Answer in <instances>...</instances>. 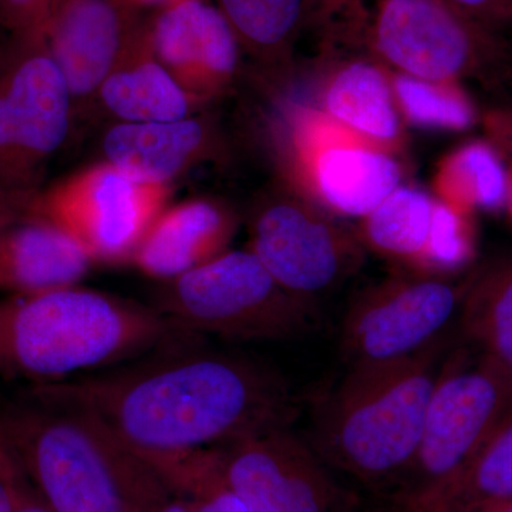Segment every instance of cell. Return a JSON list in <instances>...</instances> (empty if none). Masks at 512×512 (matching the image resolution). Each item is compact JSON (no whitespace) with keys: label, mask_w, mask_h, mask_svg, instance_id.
Segmentation results:
<instances>
[{"label":"cell","mask_w":512,"mask_h":512,"mask_svg":"<svg viewBox=\"0 0 512 512\" xmlns=\"http://www.w3.org/2000/svg\"><path fill=\"white\" fill-rule=\"evenodd\" d=\"M190 336L100 375L36 384L29 394L92 414L143 460L292 426L298 402L281 376L183 343Z\"/></svg>","instance_id":"1"},{"label":"cell","mask_w":512,"mask_h":512,"mask_svg":"<svg viewBox=\"0 0 512 512\" xmlns=\"http://www.w3.org/2000/svg\"><path fill=\"white\" fill-rule=\"evenodd\" d=\"M181 336L153 306L79 284L13 293L0 299V379L66 382Z\"/></svg>","instance_id":"2"},{"label":"cell","mask_w":512,"mask_h":512,"mask_svg":"<svg viewBox=\"0 0 512 512\" xmlns=\"http://www.w3.org/2000/svg\"><path fill=\"white\" fill-rule=\"evenodd\" d=\"M0 427L52 512H153L171 491L92 414L29 394Z\"/></svg>","instance_id":"3"},{"label":"cell","mask_w":512,"mask_h":512,"mask_svg":"<svg viewBox=\"0 0 512 512\" xmlns=\"http://www.w3.org/2000/svg\"><path fill=\"white\" fill-rule=\"evenodd\" d=\"M446 342L396 362L348 367L313 417L309 446L329 470L373 497L392 490L419 446Z\"/></svg>","instance_id":"4"},{"label":"cell","mask_w":512,"mask_h":512,"mask_svg":"<svg viewBox=\"0 0 512 512\" xmlns=\"http://www.w3.org/2000/svg\"><path fill=\"white\" fill-rule=\"evenodd\" d=\"M165 282L153 308L184 335L276 342L305 335L316 319V306L282 288L251 249Z\"/></svg>","instance_id":"5"},{"label":"cell","mask_w":512,"mask_h":512,"mask_svg":"<svg viewBox=\"0 0 512 512\" xmlns=\"http://www.w3.org/2000/svg\"><path fill=\"white\" fill-rule=\"evenodd\" d=\"M512 407V380L470 346L444 359L412 463L386 494H419L460 470Z\"/></svg>","instance_id":"6"},{"label":"cell","mask_w":512,"mask_h":512,"mask_svg":"<svg viewBox=\"0 0 512 512\" xmlns=\"http://www.w3.org/2000/svg\"><path fill=\"white\" fill-rule=\"evenodd\" d=\"M188 454L248 512H357L355 495L291 427Z\"/></svg>","instance_id":"7"},{"label":"cell","mask_w":512,"mask_h":512,"mask_svg":"<svg viewBox=\"0 0 512 512\" xmlns=\"http://www.w3.org/2000/svg\"><path fill=\"white\" fill-rule=\"evenodd\" d=\"M72 103L46 36L10 37L0 64V187L40 191L69 133Z\"/></svg>","instance_id":"8"},{"label":"cell","mask_w":512,"mask_h":512,"mask_svg":"<svg viewBox=\"0 0 512 512\" xmlns=\"http://www.w3.org/2000/svg\"><path fill=\"white\" fill-rule=\"evenodd\" d=\"M369 43L396 73L429 82L484 77L505 59L483 23L444 0H380Z\"/></svg>","instance_id":"9"},{"label":"cell","mask_w":512,"mask_h":512,"mask_svg":"<svg viewBox=\"0 0 512 512\" xmlns=\"http://www.w3.org/2000/svg\"><path fill=\"white\" fill-rule=\"evenodd\" d=\"M466 289L446 276L421 272L369 286L343 316L340 346L346 365L396 362L444 338L460 316Z\"/></svg>","instance_id":"10"},{"label":"cell","mask_w":512,"mask_h":512,"mask_svg":"<svg viewBox=\"0 0 512 512\" xmlns=\"http://www.w3.org/2000/svg\"><path fill=\"white\" fill-rule=\"evenodd\" d=\"M251 251L282 288L316 306L362 268L367 249L356 229L296 195L256 211Z\"/></svg>","instance_id":"11"},{"label":"cell","mask_w":512,"mask_h":512,"mask_svg":"<svg viewBox=\"0 0 512 512\" xmlns=\"http://www.w3.org/2000/svg\"><path fill=\"white\" fill-rule=\"evenodd\" d=\"M293 168L305 200L338 217L365 218L402 181L394 154L333 123L322 111L293 117Z\"/></svg>","instance_id":"12"},{"label":"cell","mask_w":512,"mask_h":512,"mask_svg":"<svg viewBox=\"0 0 512 512\" xmlns=\"http://www.w3.org/2000/svg\"><path fill=\"white\" fill-rule=\"evenodd\" d=\"M160 185L138 184L116 168H97L42 194L47 212L93 261H133L160 217Z\"/></svg>","instance_id":"13"},{"label":"cell","mask_w":512,"mask_h":512,"mask_svg":"<svg viewBox=\"0 0 512 512\" xmlns=\"http://www.w3.org/2000/svg\"><path fill=\"white\" fill-rule=\"evenodd\" d=\"M40 192L0 187V291L9 295L79 284L92 266Z\"/></svg>","instance_id":"14"},{"label":"cell","mask_w":512,"mask_h":512,"mask_svg":"<svg viewBox=\"0 0 512 512\" xmlns=\"http://www.w3.org/2000/svg\"><path fill=\"white\" fill-rule=\"evenodd\" d=\"M147 32L154 56L187 93H217L237 73V36L207 0H168Z\"/></svg>","instance_id":"15"},{"label":"cell","mask_w":512,"mask_h":512,"mask_svg":"<svg viewBox=\"0 0 512 512\" xmlns=\"http://www.w3.org/2000/svg\"><path fill=\"white\" fill-rule=\"evenodd\" d=\"M127 0H64L47 30V46L73 100L99 92L141 25Z\"/></svg>","instance_id":"16"},{"label":"cell","mask_w":512,"mask_h":512,"mask_svg":"<svg viewBox=\"0 0 512 512\" xmlns=\"http://www.w3.org/2000/svg\"><path fill=\"white\" fill-rule=\"evenodd\" d=\"M512 504V407L460 470L419 494L373 498L362 512H494Z\"/></svg>","instance_id":"17"},{"label":"cell","mask_w":512,"mask_h":512,"mask_svg":"<svg viewBox=\"0 0 512 512\" xmlns=\"http://www.w3.org/2000/svg\"><path fill=\"white\" fill-rule=\"evenodd\" d=\"M319 111L372 146L392 154L403 146L392 74L382 64L352 60L333 69L323 83Z\"/></svg>","instance_id":"18"},{"label":"cell","mask_w":512,"mask_h":512,"mask_svg":"<svg viewBox=\"0 0 512 512\" xmlns=\"http://www.w3.org/2000/svg\"><path fill=\"white\" fill-rule=\"evenodd\" d=\"M234 229V218L220 205L188 202L157 218L133 262L144 274L171 281L225 252Z\"/></svg>","instance_id":"19"},{"label":"cell","mask_w":512,"mask_h":512,"mask_svg":"<svg viewBox=\"0 0 512 512\" xmlns=\"http://www.w3.org/2000/svg\"><path fill=\"white\" fill-rule=\"evenodd\" d=\"M99 94L123 123H174L190 111V94L154 56L144 25Z\"/></svg>","instance_id":"20"},{"label":"cell","mask_w":512,"mask_h":512,"mask_svg":"<svg viewBox=\"0 0 512 512\" xmlns=\"http://www.w3.org/2000/svg\"><path fill=\"white\" fill-rule=\"evenodd\" d=\"M205 128L198 120L121 123L107 131L103 150L111 167L144 185H161L200 153Z\"/></svg>","instance_id":"21"},{"label":"cell","mask_w":512,"mask_h":512,"mask_svg":"<svg viewBox=\"0 0 512 512\" xmlns=\"http://www.w3.org/2000/svg\"><path fill=\"white\" fill-rule=\"evenodd\" d=\"M458 319L467 346L512 380V261L468 282Z\"/></svg>","instance_id":"22"},{"label":"cell","mask_w":512,"mask_h":512,"mask_svg":"<svg viewBox=\"0 0 512 512\" xmlns=\"http://www.w3.org/2000/svg\"><path fill=\"white\" fill-rule=\"evenodd\" d=\"M239 46L258 59L284 63L319 10V0H217Z\"/></svg>","instance_id":"23"},{"label":"cell","mask_w":512,"mask_h":512,"mask_svg":"<svg viewBox=\"0 0 512 512\" xmlns=\"http://www.w3.org/2000/svg\"><path fill=\"white\" fill-rule=\"evenodd\" d=\"M434 208L436 198L400 185L362 218V227L356 231L366 249L421 269L429 248Z\"/></svg>","instance_id":"24"},{"label":"cell","mask_w":512,"mask_h":512,"mask_svg":"<svg viewBox=\"0 0 512 512\" xmlns=\"http://www.w3.org/2000/svg\"><path fill=\"white\" fill-rule=\"evenodd\" d=\"M508 185L500 151L487 141H471L451 151L434 175L437 200L470 215L507 207Z\"/></svg>","instance_id":"25"},{"label":"cell","mask_w":512,"mask_h":512,"mask_svg":"<svg viewBox=\"0 0 512 512\" xmlns=\"http://www.w3.org/2000/svg\"><path fill=\"white\" fill-rule=\"evenodd\" d=\"M392 86L402 119L412 126L463 131L476 121L473 101L460 83L429 82L393 73Z\"/></svg>","instance_id":"26"},{"label":"cell","mask_w":512,"mask_h":512,"mask_svg":"<svg viewBox=\"0 0 512 512\" xmlns=\"http://www.w3.org/2000/svg\"><path fill=\"white\" fill-rule=\"evenodd\" d=\"M154 470L192 512H248L237 498L194 463L190 454L160 458Z\"/></svg>","instance_id":"27"},{"label":"cell","mask_w":512,"mask_h":512,"mask_svg":"<svg viewBox=\"0 0 512 512\" xmlns=\"http://www.w3.org/2000/svg\"><path fill=\"white\" fill-rule=\"evenodd\" d=\"M471 215L437 200L421 274L441 275L466 265L474 254Z\"/></svg>","instance_id":"28"},{"label":"cell","mask_w":512,"mask_h":512,"mask_svg":"<svg viewBox=\"0 0 512 512\" xmlns=\"http://www.w3.org/2000/svg\"><path fill=\"white\" fill-rule=\"evenodd\" d=\"M64 0H0V30L10 37L47 36Z\"/></svg>","instance_id":"29"},{"label":"cell","mask_w":512,"mask_h":512,"mask_svg":"<svg viewBox=\"0 0 512 512\" xmlns=\"http://www.w3.org/2000/svg\"><path fill=\"white\" fill-rule=\"evenodd\" d=\"M0 478L8 488L12 512H52L30 480L0 427Z\"/></svg>","instance_id":"30"},{"label":"cell","mask_w":512,"mask_h":512,"mask_svg":"<svg viewBox=\"0 0 512 512\" xmlns=\"http://www.w3.org/2000/svg\"><path fill=\"white\" fill-rule=\"evenodd\" d=\"M454 9L488 25L498 20H512V0H444Z\"/></svg>","instance_id":"31"},{"label":"cell","mask_w":512,"mask_h":512,"mask_svg":"<svg viewBox=\"0 0 512 512\" xmlns=\"http://www.w3.org/2000/svg\"><path fill=\"white\" fill-rule=\"evenodd\" d=\"M488 133L512 158V113H494L487 117Z\"/></svg>","instance_id":"32"},{"label":"cell","mask_w":512,"mask_h":512,"mask_svg":"<svg viewBox=\"0 0 512 512\" xmlns=\"http://www.w3.org/2000/svg\"><path fill=\"white\" fill-rule=\"evenodd\" d=\"M153 512H192L190 507H188L187 503L181 498L175 497V495H171L170 498L158 505L156 510Z\"/></svg>","instance_id":"33"},{"label":"cell","mask_w":512,"mask_h":512,"mask_svg":"<svg viewBox=\"0 0 512 512\" xmlns=\"http://www.w3.org/2000/svg\"><path fill=\"white\" fill-rule=\"evenodd\" d=\"M0 512H12V501L2 478H0Z\"/></svg>","instance_id":"34"},{"label":"cell","mask_w":512,"mask_h":512,"mask_svg":"<svg viewBox=\"0 0 512 512\" xmlns=\"http://www.w3.org/2000/svg\"><path fill=\"white\" fill-rule=\"evenodd\" d=\"M130 5H133L134 8H144V6H153V5H164L168 0H127Z\"/></svg>","instance_id":"35"},{"label":"cell","mask_w":512,"mask_h":512,"mask_svg":"<svg viewBox=\"0 0 512 512\" xmlns=\"http://www.w3.org/2000/svg\"><path fill=\"white\" fill-rule=\"evenodd\" d=\"M508 180H510V185H508V200L507 207L510 210L511 218H512V168L508 170Z\"/></svg>","instance_id":"36"},{"label":"cell","mask_w":512,"mask_h":512,"mask_svg":"<svg viewBox=\"0 0 512 512\" xmlns=\"http://www.w3.org/2000/svg\"><path fill=\"white\" fill-rule=\"evenodd\" d=\"M8 43H3L2 39H0V64L3 62V57H5L6 49H8Z\"/></svg>","instance_id":"37"},{"label":"cell","mask_w":512,"mask_h":512,"mask_svg":"<svg viewBox=\"0 0 512 512\" xmlns=\"http://www.w3.org/2000/svg\"><path fill=\"white\" fill-rule=\"evenodd\" d=\"M494 512H512V504L505 505V507L500 508V510Z\"/></svg>","instance_id":"38"}]
</instances>
